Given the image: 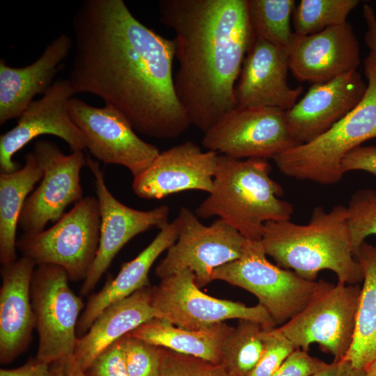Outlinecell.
<instances>
[{
	"instance_id": "6da1fadb",
	"label": "cell",
	"mask_w": 376,
	"mask_h": 376,
	"mask_svg": "<svg viewBox=\"0 0 376 376\" xmlns=\"http://www.w3.org/2000/svg\"><path fill=\"white\" fill-rule=\"evenodd\" d=\"M72 26L68 79L76 93L100 97L150 137L175 139L187 130L191 123L175 89L173 39L139 22L123 0H84Z\"/></svg>"
},
{
	"instance_id": "7a4b0ae2",
	"label": "cell",
	"mask_w": 376,
	"mask_h": 376,
	"mask_svg": "<svg viewBox=\"0 0 376 376\" xmlns=\"http://www.w3.org/2000/svg\"><path fill=\"white\" fill-rule=\"evenodd\" d=\"M159 12L175 33L177 97L205 133L236 107L235 87L254 38L246 0H162Z\"/></svg>"
},
{
	"instance_id": "3957f363",
	"label": "cell",
	"mask_w": 376,
	"mask_h": 376,
	"mask_svg": "<svg viewBox=\"0 0 376 376\" xmlns=\"http://www.w3.org/2000/svg\"><path fill=\"white\" fill-rule=\"evenodd\" d=\"M261 244L276 265L299 276L315 281L328 269L338 281L349 285L363 281L362 268L353 253L347 207L337 205L327 212L315 207L307 224L285 220L264 224Z\"/></svg>"
},
{
	"instance_id": "277c9868",
	"label": "cell",
	"mask_w": 376,
	"mask_h": 376,
	"mask_svg": "<svg viewBox=\"0 0 376 376\" xmlns=\"http://www.w3.org/2000/svg\"><path fill=\"white\" fill-rule=\"evenodd\" d=\"M267 159L219 155L213 189L196 210L201 218L218 217L248 240H261L264 224L290 220L293 206L279 198L282 187L269 174Z\"/></svg>"
},
{
	"instance_id": "5b68a950",
	"label": "cell",
	"mask_w": 376,
	"mask_h": 376,
	"mask_svg": "<svg viewBox=\"0 0 376 376\" xmlns=\"http://www.w3.org/2000/svg\"><path fill=\"white\" fill-rule=\"evenodd\" d=\"M367 89L359 104L324 133L273 160L285 175L320 185H334L344 175L341 162L353 149L376 138V55L364 60Z\"/></svg>"
},
{
	"instance_id": "8992f818",
	"label": "cell",
	"mask_w": 376,
	"mask_h": 376,
	"mask_svg": "<svg viewBox=\"0 0 376 376\" xmlns=\"http://www.w3.org/2000/svg\"><path fill=\"white\" fill-rule=\"evenodd\" d=\"M220 280L255 295L275 324L282 325L299 313L329 282L309 281L270 263L260 240H248L242 256L217 268Z\"/></svg>"
},
{
	"instance_id": "52a82bcc",
	"label": "cell",
	"mask_w": 376,
	"mask_h": 376,
	"mask_svg": "<svg viewBox=\"0 0 376 376\" xmlns=\"http://www.w3.org/2000/svg\"><path fill=\"white\" fill-rule=\"evenodd\" d=\"M100 214L96 197L86 196L54 224L39 233H23L16 242L23 257L36 265L62 267L70 280H84L100 241Z\"/></svg>"
},
{
	"instance_id": "ba28073f",
	"label": "cell",
	"mask_w": 376,
	"mask_h": 376,
	"mask_svg": "<svg viewBox=\"0 0 376 376\" xmlns=\"http://www.w3.org/2000/svg\"><path fill=\"white\" fill-rule=\"evenodd\" d=\"M67 272L54 265H38L31 283V299L39 344L36 359L52 365L74 355L77 325L84 303L71 290Z\"/></svg>"
},
{
	"instance_id": "9c48e42d",
	"label": "cell",
	"mask_w": 376,
	"mask_h": 376,
	"mask_svg": "<svg viewBox=\"0 0 376 376\" xmlns=\"http://www.w3.org/2000/svg\"><path fill=\"white\" fill-rule=\"evenodd\" d=\"M361 287L329 283L295 317L279 326L295 349L308 351L318 343L322 351L340 361L354 338Z\"/></svg>"
},
{
	"instance_id": "30bf717a",
	"label": "cell",
	"mask_w": 376,
	"mask_h": 376,
	"mask_svg": "<svg viewBox=\"0 0 376 376\" xmlns=\"http://www.w3.org/2000/svg\"><path fill=\"white\" fill-rule=\"evenodd\" d=\"M180 230L175 243L155 269L162 279L182 270H189L201 288L212 282L214 271L239 258L247 240L221 219L203 224L188 207L179 212Z\"/></svg>"
},
{
	"instance_id": "8fae6325",
	"label": "cell",
	"mask_w": 376,
	"mask_h": 376,
	"mask_svg": "<svg viewBox=\"0 0 376 376\" xmlns=\"http://www.w3.org/2000/svg\"><path fill=\"white\" fill-rule=\"evenodd\" d=\"M160 280L152 291L154 318L191 330L205 329L230 319L252 320L267 327H276L267 310L259 304L248 306L204 293L189 270Z\"/></svg>"
},
{
	"instance_id": "7c38bea8",
	"label": "cell",
	"mask_w": 376,
	"mask_h": 376,
	"mask_svg": "<svg viewBox=\"0 0 376 376\" xmlns=\"http://www.w3.org/2000/svg\"><path fill=\"white\" fill-rule=\"evenodd\" d=\"M202 144L240 159H274L300 145L290 132L285 111L273 107H235L204 133Z\"/></svg>"
},
{
	"instance_id": "4fadbf2b",
	"label": "cell",
	"mask_w": 376,
	"mask_h": 376,
	"mask_svg": "<svg viewBox=\"0 0 376 376\" xmlns=\"http://www.w3.org/2000/svg\"><path fill=\"white\" fill-rule=\"evenodd\" d=\"M33 152L42 169L40 185L26 198L18 227L24 233L44 230L50 221L56 222L65 208L83 198L80 173L86 164L83 151L65 155L52 141H37Z\"/></svg>"
},
{
	"instance_id": "5bb4252c",
	"label": "cell",
	"mask_w": 376,
	"mask_h": 376,
	"mask_svg": "<svg viewBox=\"0 0 376 376\" xmlns=\"http://www.w3.org/2000/svg\"><path fill=\"white\" fill-rule=\"evenodd\" d=\"M68 111L84 134L91 154L104 164L126 167L134 178L141 174L160 152L157 147L140 139L127 119L115 109L93 107L72 97Z\"/></svg>"
},
{
	"instance_id": "9a60e30c",
	"label": "cell",
	"mask_w": 376,
	"mask_h": 376,
	"mask_svg": "<svg viewBox=\"0 0 376 376\" xmlns=\"http://www.w3.org/2000/svg\"><path fill=\"white\" fill-rule=\"evenodd\" d=\"M86 165L95 179L100 214V241L95 259L84 280L80 293L88 295L95 287L113 259L130 240L151 228L162 229L169 222L170 208L163 205L149 210H139L119 201L107 188L99 163L89 155Z\"/></svg>"
},
{
	"instance_id": "2e32d148",
	"label": "cell",
	"mask_w": 376,
	"mask_h": 376,
	"mask_svg": "<svg viewBox=\"0 0 376 376\" xmlns=\"http://www.w3.org/2000/svg\"><path fill=\"white\" fill-rule=\"evenodd\" d=\"M76 94L68 79H58L43 94L33 100L19 117L17 125L0 136L1 173L21 168L13 160L15 154L33 139L52 134L65 141L72 152L86 148V140L71 119L69 100Z\"/></svg>"
},
{
	"instance_id": "e0dca14e",
	"label": "cell",
	"mask_w": 376,
	"mask_h": 376,
	"mask_svg": "<svg viewBox=\"0 0 376 376\" xmlns=\"http://www.w3.org/2000/svg\"><path fill=\"white\" fill-rule=\"evenodd\" d=\"M219 154L187 141L160 152L152 164L133 178L134 194L143 199H162L186 190L210 194L213 189Z\"/></svg>"
},
{
	"instance_id": "ac0fdd59",
	"label": "cell",
	"mask_w": 376,
	"mask_h": 376,
	"mask_svg": "<svg viewBox=\"0 0 376 376\" xmlns=\"http://www.w3.org/2000/svg\"><path fill=\"white\" fill-rule=\"evenodd\" d=\"M290 52L263 40H253L235 87L237 108L273 107L287 111L303 88L287 81Z\"/></svg>"
},
{
	"instance_id": "d6986e66",
	"label": "cell",
	"mask_w": 376,
	"mask_h": 376,
	"mask_svg": "<svg viewBox=\"0 0 376 376\" xmlns=\"http://www.w3.org/2000/svg\"><path fill=\"white\" fill-rule=\"evenodd\" d=\"M366 89L357 70L312 84L304 96L285 111L290 133L299 144L313 141L354 109Z\"/></svg>"
},
{
	"instance_id": "ffe728a7",
	"label": "cell",
	"mask_w": 376,
	"mask_h": 376,
	"mask_svg": "<svg viewBox=\"0 0 376 376\" xmlns=\"http://www.w3.org/2000/svg\"><path fill=\"white\" fill-rule=\"evenodd\" d=\"M359 64V41L348 22L309 36L295 34L289 54L294 77L311 84L357 70Z\"/></svg>"
},
{
	"instance_id": "44dd1931",
	"label": "cell",
	"mask_w": 376,
	"mask_h": 376,
	"mask_svg": "<svg viewBox=\"0 0 376 376\" xmlns=\"http://www.w3.org/2000/svg\"><path fill=\"white\" fill-rule=\"evenodd\" d=\"M35 263L26 257L1 266L0 362H12L28 348L36 328L31 299Z\"/></svg>"
},
{
	"instance_id": "7402d4cb",
	"label": "cell",
	"mask_w": 376,
	"mask_h": 376,
	"mask_svg": "<svg viewBox=\"0 0 376 376\" xmlns=\"http://www.w3.org/2000/svg\"><path fill=\"white\" fill-rule=\"evenodd\" d=\"M73 45L72 39L62 33L45 47L33 63L11 67L0 60V124L19 118L35 95H42L53 84L62 62Z\"/></svg>"
},
{
	"instance_id": "603a6c76",
	"label": "cell",
	"mask_w": 376,
	"mask_h": 376,
	"mask_svg": "<svg viewBox=\"0 0 376 376\" xmlns=\"http://www.w3.org/2000/svg\"><path fill=\"white\" fill-rule=\"evenodd\" d=\"M178 217L160 229L157 236L135 258L125 263L117 276L108 281L96 294L91 295L77 325L81 337L90 329L99 315L110 305L149 286L148 274L157 258L176 241L180 230Z\"/></svg>"
},
{
	"instance_id": "cb8c5ba5",
	"label": "cell",
	"mask_w": 376,
	"mask_h": 376,
	"mask_svg": "<svg viewBox=\"0 0 376 376\" xmlns=\"http://www.w3.org/2000/svg\"><path fill=\"white\" fill-rule=\"evenodd\" d=\"M152 288H141L105 308L77 338L72 360L84 371L107 347L154 318Z\"/></svg>"
},
{
	"instance_id": "d4e9b609",
	"label": "cell",
	"mask_w": 376,
	"mask_h": 376,
	"mask_svg": "<svg viewBox=\"0 0 376 376\" xmlns=\"http://www.w3.org/2000/svg\"><path fill=\"white\" fill-rule=\"evenodd\" d=\"M225 322L198 330L177 327L153 318L128 334L153 345L220 364L226 338L233 330Z\"/></svg>"
},
{
	"instance_id": "484cf974",
	"label": "cell",
	"mask_w": 376,
	"mask_h": 376,
	"mask_svg": "<svg viewBox=\"0 0 376 376\" xmlns=\"http://www.w3.org/2000/svg\"><path fill=\"white\" fill-rule=\"evenodd\" d=\"M42 169L34 153L24 156V164L12 173H0V263L1 266L17 260L16 230L29 194L42 180Z\"/></svg>"
},
{
	"instance_id": "4316f807",
	"label": "cell",
	"mask_w": 376,
	"mask_h": 376,
	"mask_svg": "<svg viewBox=\"0 0 376 376\" xmlns=\"http://www.w3.org/2000/svg\"><path fill=\"white\" fill-rule=\"evenodd\" d=\"M363 274L352 345L342 360L364 370L376 359V245L364 242L357 256Z\"/></svg>"
},
{
	"instance_id": "83f0119b",
	"label": "cell",
	"mask_w": 376,
	"mask_h": 376,
	"mask_svg": "<svg viewBox=\"0 0 376 376\" xmlns=\"http://www.w3.org/2000/svg\"><path fill=\"white\" fill-rule=\"evenodd\" d=\"M259 322L238 320L226 338L220 365L228 376H249L264 351L268 329Z\"/></svg>"
},
{
	"instance_id": "f1b7e54d",
	"label": "cell",
	"mask_w": 376,
	"mask_h": 376,
	"mask_svg": "<svg viewBox=\"0 0 376 376\" xmlns=\"http://www.w3.org/2000/svg\"><path fill=\"white\" fill-rule=\"evenodd\" d=\"M247 12L255 38L290 51L295 33L290 20L294 0H246Z\"/></svg>"
},
{
	"instance_id": "f546056e",
	"label": "cell",
	"mask_w": 376,
	"mask_h": 376,
	"mask_svg": "<svg viewBox=\"0 0 376 376\" xmlns=\"http://www.w3.org/2000/svg\"><path fill=\"white\" fill-rule=\"evenodd\" d=\"M359 3L358 0H301L292 15L294 32L309 36L343 24Z\"/></svg>"
},
{
	"instance_id": "4dcf8cb0",
	"label": "cell",
	"mask_w": 376,
	"mask_h": 376,
	"mask_svg": "<svg viewBox=\"0 0 376 376\" xmlns=\"http://www.w3.org/2000/svg\"><path fill=\"white\" fill-rule=\"evenodd\" d=\"M346 207L352 250L356 258L365 240L376 235V190H357L351 196Z\"/></svg>"
},
{
	"instance_id": "1f68e13d",
	"label": "cell",
	"mask_w": 376,
	"mask_h": 376,
	"mask_svg": "<svg viewBox=\"0 0 376 376\" xmlns=\"http://www.w3.org/2000/svg\"><path fill=\"white\" fill-rule=\"evenodd\" d=\"M162 350L140 339L124 336V356L129 376H159Z\"/></svg>"
},
{
	"instance_id": "d6a6232c",
	"label": "cell",
	"mask_w": 376,
	"mask_h": 376,
	"mask_svg": "<svg viewBox=\"0 0 376 376\" xmlns=\"http://www.w3.org/2000/svg\"><path fill=\"white\" fill-rule=\"evenodd\" d=\"M159 376H228V375L220 364H214L193 356L163 348Z\"/></svg>"
},
{
	"instance_id": "836d02e7",
	"label": "cell",
	"mask_w": 376,
	"mask_h": 376,
	"mask_svg": "<svg viewBox=\"0 0 376 376\" xmlns=\"http://www.w3.org/2000/svg\"><path fill=\"white\" fill-rule=\"evenodd\" d=\"M296 350L279 327L267 329L264 351L249 376H271Z\"/></svg>"
},
{
	"instance_id": "e575fe53",
	"label": "cell",
	"mask_w": 376,
	"mask_h": 376,
	"mask_svg": "<svg viewBox=\"0 0 376 376\" xmlns=\"http://www.w3.org/2000/svg\"><path fill=\"white\" fill-rule=\"evenodd\" d=\"M84 372L86 376H129L124 356V337L102 352Z\"/></svg>"
},
{
	"instance_id": "d590c367",
	"label": "cell",
	"mask_w": 376,
	"mask_h": 376,
	"mask_svg": "<svg viewBox=\"0 0 376 376\" xmlns=\"http://www.w3.org/2000/svg\"><path fill=\"white\" fill-rule=\"evenodd\" d=\"M327 365L324 361L311 356L308 352L296 349L271 376H310Z\"/></svg>"
},
{
	"instance_id": "8d00e7d4",
	"label": "cell",
	"mask_w": 376,
	"mask_h": 376,
	"mask_svg": "<svg viewBox=\"0 0 376 376\" xmlns=\"http://www.w3.org/2000/svg\"><path fill=\"white\" fill-rule=\"evenodd\" d=\"M343 174L349 171H366L376 177V146H360L351 150L341 162Z\"/></svg>"
},
{
	"instance_id": "74e56055",
	"label": "cell",
	"mask_w": 376,
	"mask_h": 376,
	"mask_svg": "<svg viewBox=\"0 0 376 376\" xmlns=\"http://www.w3.org/2000/svg\"><path fill=\"white\" fill-rule=\"evenodd\" d=\"M49 365L30 359L24 365L11 369L1 368L0 376H48Z\"/></svg>"
},
{
	"instance_id": "f35d334b",
	"label": "cell",
	"mask_w": 376,
	"mask_h": 376,
	"mask_svg": "<svg viewBox=\"0 0 376 376\" xmlns=\"http://www.w3.org/2000/svg\"><path fill=\"white\" fill-rule=\"evenodd\" d=\"M310 376H364V370L354 367L345 360L334 361Z\"/></svg>"
},
{
	"instance_id": "ab89813d",
	"label": "cell",
	"mask_w": 376,
	"mask_h": 376,
	"mask_svg": "<svg viewBox=\"0 0 376 376\" xmlns=\"http://www.w3.org/2000/svg\"><path fill=\"white\" fill-rule=\"evenodd\" d=\"M363 17L367 26L365 43L370 52L376 55V15L374 9L367 3L363 6Z\"/></svg>"
},
{
	"instance_id": "60d3db41",
	"label": "cell",
	"mask_w": 376,
	"mask_h": 376,
	"mask_svg": "<svg viewBox=\"0 0 376 376\" xmlns=\"http://www.w3.org/2000/svg\"><path fill=\"white\" fill-rule=\"evenodd\" d=\"M66 376H86L84 372L80 369L72 359L64 362Z\"/></svg>"
},
{
	"instance_id": "b9f144b4",
	"label": "cell",
	"mask_w": 376,
	"mask_h": 376,
	"mask_svg": "<svg viewBox=\"0 0 376 376\" xmlns=\"http://www.w3.org/2000/svg\"><path fill=\"white\" fill-rule=\"evenodd\" d=\"M48 376H66L64 362H57L50 365Z\"/></svg>"
},
{
	"instance_id": "7bdbcfd3",
	"label": "cell",
	"mask_w": 376,
	"mask_h": 376,
	"mask_svg": "<svg viewBox=\"0 0 376 376\" xmlns=\"http://www.w3.org/2000/svg\"><path fill=\"white\" fill-rule=\"evenodd\" d=\"M364 376H376V359L366 367Z\"/></svg>"
}]
</instances>
